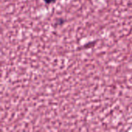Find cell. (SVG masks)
Returning <instances> with one entry per match:
<instances>
[{
    "label": "cell",
    "mask_w": 132,
    "mask_h": 132,
    "mask_svg": "<svg viewBox=\"0 0 132 132\" xmlns=\"http://www.w3.org/2000/svg\"><path fill=\"white\" fill-rule=\"evenodd\" d=\"M1 69L31 87L91 93L132 69V0H0Z\"/></svg>",
    "instance_id": "1"
}]
</instances>
